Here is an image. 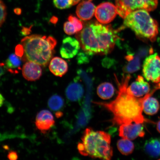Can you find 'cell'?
<instances>
[{
	"label": "cell",
	"mask_w": 160,
	"mask_h": 160,
	"mask_svg": "<svg viewBox=\"0 0 160 160\" xmlns=\"http://www.w3.org/2000/svg\"><path fill=\"white\" fill-rule=\"evenodd\" d=\"M131 76H123L121 82L117 81L118 91L116 99L110 102H94L104 107L113 113L112 122L114 125H121L134 122L142 123L146 121L142 115L143 106L146 99L152 96L157 89L155 88L151 93L143 97L137 98L129 93L127 88Z\"/></svg>",
	"instance_id": "obj_1"
},
{
	"label": "cell",
	"mask_w": 160,
	"mask_h": 160,
	"mask_svg": "<svg viewBox=\"0 0 160 160\" xmlns=\"http://www.w3.org/2000/svg\"><path fill=\"white\" fill-rule=\"evenodd\" d=\"M76 37L82 50L92 55L111 52L119 38L111 25L104 26L96 21L86 24Z\"/></svg>",
	"instance_id": "obj_2"
},
{
	"label": "cell",
	"mask_w": 160,
	"mask_h": 160,
	"mask_svg": "<svg viewBox=\"0 0 160 160\" xmlns=\"http://www.w3.org/2000/svg\"><path fill=\"white\" fill-rule=\"evenodd\" d=\"M25 60L46 67L49 63L57 44V40L51 36L39 35L27 36L21 40Z\"/></svg>",
	"instance_id": "obj_3"
},
{
	"label": "cell",
	"mask_w": 160,
	"mask_h": 160,
	"mask_svg": "<svg viewBox=\"0 0 160 160\" xmlns=\"http://www.w3.org/2000/svg\"><path fill=\"white\" fill-rule=\"evenodd\" d=\"M111 136L105 132L86 129L78 145L81 154L93 158L109 160L113 156Z\"/></svg>",
	"instance_id": "obj_4"
},
{
	"label": "cell",
	"mask_w": 160,
	"mask_h": 160,
	"mask_svg": "<svg viewBox=\"0 0 160 160\" xmlns=\"http://www.w3.org/2000/svg\"><path fill=\"white\" fill-rule=\"evenodd\" d=\"M129 28L140 38L155 41L158 34L157 22L147 10L140 9L132 12L126 17L120 30Z\"/></svg>",
	"instance_id": "obj_5"
},
{
	"label": "cell",
	"mask_w": 160,
	"mask_h": 160,
	"mask_svg": "<svg viewBox=\"0 0 160 160\" xmlns=\"http://www.w3.org/2000/svg\"><path fill=\"white\" fill-rule=\"evenodd\" d=\"M115 2L118 14L125 19L135 10L154 11L157 8L158 0H116Z\"/></svg>",
	"instance_id": "obj_6"
},
{
	"label": "cell",
	"mask_w": 160,
	"mask_h": 160,
	"mask_svg": "<svg viewBox=\"0 0 160 160\" xmlns=\"http://www.w3.org/2000/svg\"><path fill=\"white\" fill-rule=\"evenodd\" d=\"M143 74L147 81L160 82V57L157 53L146 58L143 65Z\"/></svg>",
	"instance_id": "obj_7"
},
{
	"label": "cell",
	"mask_w": 160,
	"mask_h": 160,
	"mask_svg": "<svg viewBox=\"0 0 160 160\" xmlns=\"http://www.w3.org/2000/svg\"><path fill=\"white\" fill-rule=\"evenodd\" d=\"M95 16L100 23L105 24L112 21L117 14L115 6L109 2L100 4L96 8Z\"/></svg>",
	"instance_id": "obj_8"
},
{
	"label": "cell",
	"mask_w": 160,
	"mask_h": 160,
	"mask_svg": "<svg viewBox=\"0 0 160 160\" xmlns=\"http://www.w3.org/2000/svg\"><path fill=\"white\" fill-rule=\"evenodd\" d=\"M141 123L124 124L120 126L119 135L122 138L133 140L138 137H143L145 135Z\"/></svg>",
	"instance_id": "obj_9"
},
{
	"label": "cell",
	"mask_w": 160,
	"mask_h": 160,
	"mask_svg": "<svg viewBox=\"0 0 160 160\" xmlns=\"http://www.w3.org/2000/svg\"><path fill=\"white\" fill-rule=\"evenodd\" d=\"M81 45L78 40L71 37L64 39L60 49V53L64 58H72L79 52Z\"/></svg>",
	"instance_id": "obj_10"
},
{
	"label": "cell",
	"mask_w": 160,
	"mask_h": 160,
	"mask_svg": "<svg viewBox=\"0 0 160 160\" xmlns=\"http://www.w3.org/2000/svg\"><path fill=\"white\" fill-rule=\"evenodd\" d=\"M127 91L136 97H143L149 93L150 86L143 77L138 75L135 81L128 87Z\"/></svg>",
	"instance_id": "obj_11"
},
{
	"label": "cell",
	"mask_w": 160,
	"mask_h": 160,
	"mask_svg": "<svg viewBox=\"0 0 160 160\" xmlns=\"http://www.w3.org/2000/svg\"><path fill=\"white\" fill-rule=\"evenodd\" d=\"M55 121L51 112L43 110L38 114L36 118V127L43 133H45L55 125Z\"/></svg>",
	"instance_id": "obj_12"
},
{
	"label": "cell",
	"mask_w": 160,
	"mask_h": 160,
	"mask_svg": "<svg viewBox=\"0 0 160 160\" xmlns=\"http://www.w3.org/2000/svg\"><path fill=\"white\" fill-rule=\"evenodd\" d=\"M42 72V69L40 65L31 61L25 63L22 69L23 77L30 81H34L39 79Z\"/></svg>",
	"instance_id": "obj_13"
},
{
	"label": "cell",
	"mask_w": 160,
	"mask_h": 160,
	"mask_svg": "<svg viewBox=\"0 0 160 160\" xmlns=\"http://www.w3.org/2000/svg\"><path fill=\"white\" fill-rule=\"evenodd\" d=\"M91 1L89 0L82 1L77 6L76 13L78 17L83 21H89L94 14L95 6Z\"/></svg>",
	"instance_id": "obj_14"
},
{
	"label": "cell",
	"mask_w": 160,
	"mask_h": 160,
	"mask_svg": "<svg viewBox=\"0 0 160 160\" xmlns=\"http://www.w3.org/2000/svg\"><path fill=\"white\" fill-rule=\"evenodd\" d=\"M78 80V78L75 79L74 81L70 83L66 89V97L70 101H79L83 97L84 93L83 87L79 82Z\"/></svg>",
	"instance_id": "obj_15"
},
{
	"label": "cell",
	"mask_w": 160,
	"mask_h": 160,
	"mask_svg": "<svg viewBox=\"0 0 160 160\" xmlns=\"http://www.w3.org/2000/svg\"><path fill=\"white\" fill-rule=\"evenodd\" d=\"M49 69L54 75L61 77L67 73L68 66L64 60L61 58L55 57L50 61Z\"/></svg>",
	"instance_id": "obj_16"
},
{
	"label": "cell",
	"mask_w": 160,
	"mask_h": 160,
	"mask_svg": "<svg viewBox=\"0 0 160 160\" xmlns=\"http://www.w3.org/2000/svg\"><path fill=\"white\" fill-rule=\"evenodd\" d=\"M144 150L150 157H158L160 155V139L156 138L148 140L145 143Z\"/></svg>",
	"instance_id": "obj_17"
},
{
	"label": "cell",
	"mask_w": 160,
	"mask_h": 160,
	"mask_svg": "<svg viewBox=\"0 0 160 160\" xmlns=\"http://www.w3.org/2000/svg\"><path fill=\"white\" fill-rule=\"evenodd\" d=\"M125 58L128 61L123 68L125 73H132L138 71L141 67V61L138 57L130 53L126 56Z\"/></svg>",
	"instance_id": "obj_18"
},
{
	"label": "cell",
	"mask_w": 160,
	"mask_h": 160,
	"mask_svg": "<svg viewBox=\"0 0 160 160\" xmlns=\"http://www.w3.org/2000/svg\"><path fill=\"white\" fill-rule=\"evenodd\" d=\"M160 105L158 101L155 98L150 97L144 102L143 110L146 114L153 115L158 112Z\"/></svg>",
	"instance_id": "obj_19"
},
{
	"label": "cell",
	"mask_w": 160,
	"mask_h": 160,
	"mask_svg": "<svg viewBox=\"0 0 160 160\" xmlns=\"http://www.w3.org/2000/svg\"><path fill=\"white\" fill-rule=\"evenodd\" d=\"M115 88L112 84L109 82L103 83L97 88L98 95L101 99H108L113 97L115 93Z\"/></svg>",
	"instance_id": "obj_20"
},
{
	"label": "cell",
	"mask_w": 160,
	"mask_h": 160,
	"mask_svg": "<svg viewBox=\"0 0 160 160\" xmlns=\"http://www.w3.org/2000/svg\"><path fill=\"white\" fill-rule=\"evenodd\" d=\"M22 62L19 57L14 54L9 56L6 62V66L8 71L13 73H18L21 69Z\"/></svg>",
	"instance_id": "obj_21"
},
{
	"label": "cell",
	"mask_w": 160,
	"mask_h": 160,
	"mask_svg": "<svg viewBox=\"0 0 160 160\" xmlns=\"http://www.w3.org/2000/svg\"><path fill=\"white\" fill-rule=\"evenodd\" d=\"M117 147L120 152L125 155L131 154L134 149V145L132 142L131 140L124 138L118 141Z\"/></svg>",
	"instance_id": "obj_22"
},
{
	"label": "cell",
	"mask_w": 160,
	"mask_h": 160,
	"mask_svg": "<svg viewBox=\"0 0 160 160\" xmlns=\"http://www.w3.org/2000/svg\"><path fill=\"white\" fill-rule=\"evenodd\" d=\"M64 102L62 98L58 95L52 96L48 101V106L52 111H58L63 107Z\"/></svg>",
	"instance_id": "obj_23"
},
{
	"label": "cell",
	"mask_w": 160,
	"mask_h": 160,
	"mask_svg": "<svg viewBox=\"0 0 160 160\" xmlns=\"http://www.w3.org/2000/svg\"><path fill=\"white\" fill-rule=\"evenodd\" d=\"M93 55L90 54L83 50L78 53L77 56L78 63L79 65L88 63Z\"/></svg>",
	"instance_id": "obj_24"
},
{
	"label": "cell",
	"mask_w": 160,
	"mask_h": 160,
	"mask_svg": "<svg viewBox=\"0 0 160 160\" xmlns=\"http://www.w3.org/2000/svg\"><path fill=\"white\" fill-rule=\"evenodd\" d=\"M53 2L55 7L60 9L69 8L73 5V0H53Z\"/></svg>",
	"instance_id": "obj_25"
},
{
	"label": "cell",
	"mask_w": 160,
	"mask_h": 160,
	"mask_svg": "<svg viewBox=\"0 0 160 160\" xmlns=\"http://www.w3.org/2000/svg\"><path fill=\"white\" fill-rule=\"evenodd\" d=\"M63 29L65 33L69 35H73L78 32L75 25L69 21L66 22L64 24Z\"/></svg>",
	"instance_id": "obj_26"
},
{
	"label": "cell",
	"mask_w": 160,
	"mask_h": 160,
	"mask_svg": "<svg viewBox=\"0 0 160 160\" xmlns=\"http://www.w3.org/2000/svg\"><path fill=\"white\" fill-rule=\"evenodd\" d=\"M68 21L71 22L75 25L78 32L83 29V25L82 22L77 17L72 15H70L68 18Z\"/></svg>",
	"instance_id": "obj_27"
},
{
	"label": "cell",
	"mask_w": 160,
	"mask_h": 160,
	"mask_svg": "<svg viewBox=\"0 0 160 160\" xmlns=\"http://www.w3.org/2000/svg\"><path fill=\"white\" fill-rule=\"evenodd\" d=\"M7 15V8L5 4L0 0V27L4 22Z\"/></svg>",
	"instance_id": "obj_28"
},
{
	"label": "cell",
	"mask_w": 160,
	"mask_h": 160,
	"mask_svg": "<svg viewBox=\"0 0 160 160\" xmlns=\"http://www.w3.org/2000/svg\"><path fill=\"white\" fill-rule=\"evenodd\" d=\"M103 59L102 64L104 67L109 68L113 65V60L108 58H106Z\"/></svg>",
	"instance_id": "obj_29"
},
{
	"label": "cell",
	"mask_w": 160,
	"mask_h": 160,
	"mask_svg": "<svg viewBox=\"0 0 160 160\" xmlns=\"http://www.w3.org/2000/svg\"><path fill=\"white\" fill-rule=\"evenodd\" d=\"M8 158L9 160H16L18 158V156L17 152L14 151H11L9 152L8 155Z\"/></svg>",
	"instance_id": "obj_30"
},
{
	"label": "cell",
	"mask_w": 160,
	"mask_h": 160,
	"mask_svg": "<svg viewBox=\"0 0 160 160\" xmlns=\"http://www.w3.org/2000/svg\"><path fill=\"white\" fill-rule=\"evenodd\" d=\"M5 101L4 98L2 95L0 93V107L2 106L4 101Z\"/></svg>",
	"instance_id": "obj_31"
},
{
	"label": "cell",
	"mask_w": 160,
	"mask_h": 160,
	"mask_svg": "<svg viewBox=\"0 0 160 160\" xmlns=\"http://www.w3.org/2000/svg\"><path fill=\"white\" fill-rule=\"evenodd\" d=\"M15 13L16 14L19 15L21 14L22 12V11L21 9L19 8H17L15 9L14 10Z\"/></svg>",
	"instance_id": "obj_32"
},
{
	"label": "cell",
	"mask_w": 160,
	"mask_h": 160,
	"mask_svg": "<svg viewBox=\"0 0 160 160\" xmlns=\"http://www.w3.org/2000/svg\"><path fill=\"white\" fill-rule=\"evenodd\" d=\"M4 73V71L2 68V67L0 65V78L3 75Z\"/></svg>",
	"instance_id": "obj_33"
},
{
	"label": "cell",
	"mask_w": 160,
	"mask_h": 160,
	"mask_svg": "<svg viewBox=\"0 0 160 160\" xmlns=\"http://www.w3.org/2000/svg\"><path fill=\"white\" fill-rule=\"evenodd\" d=\"M87 1V0H73V5L77 4L79 3L80 1ZM89 1H92V0H89Z\"/></svg>",
	"instance_id": "obj_34"
},
{
	"label": "cell",
	"mask_w": 160,
	"mask_h": 160,
	"mask_svg": "<svg viewBox=\"0 0 160 160\" xmlns=\"http://www.w3.org/2000/svg\"><path fill=\"white\" fill-rule=\"evenodd\" d=\"M157 129L158 132L160 133V120L158 122L157 124Z\"/></svg>",
	"instance_id": "obj_35"
},
{
	"label": "cell",
	"mask_w": 160,
	"mask_h": 160,
	"mask_svg": "<svg viewBox=\"0 0 160 160\" xmlns=\"http://www.w3.org/2000/svg\"></svg>",
	"instance_id": "obj_36"
}]
</instances>
